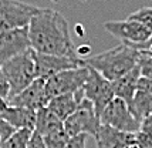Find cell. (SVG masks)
Returning <instances> with one entry per match:
<instances>
[{
	"label": "cell",
	"mask_w": 152,
	"mask_h": 148,
	"mask_svg": "<svg viewBox=\"0 0 152 148\" xmlns=\"http://www.w3.org/2000/svg\"><path fill=\"white\" fill-rule=\"evenodd\" d=\"M14 133H16V128L10 122H7L6 120H3L0 117V144L4 142L6 140H9Z\"/></svg>",
	"instance_id": "7402d4cb"
},
{
	"label": "cell",
	"mask_w": 152,
	"mask_h": 148,
	"mask_svg": "<svg viewBox=\"0 0 152 148\" xmlns=\"http://www.w3.org/2000/svg\"><path fill=\"white\" fill-rule=\"evenodd\" d=\"M7 107H9V100L0 95V117H1V115H3V113L7 110Z\"/></svg>",
	"instance_id": "4316f807"
},
{
	"label": "cell",
	"mask_w": 152,
	"mask_h": 148,
	"mask_svg": "<svg viewBox=\"0 0 152 148\" xmlns=\"http://www.w3.org/2000/svg\"><path fill=\"white\" fill-rule=\"evenodd\" d=\"M31 133H33L31 130H26V128L16 130V133L9 140L0 144V148H27Z\"/></svg>",
	"instance_id": "ac0fdd59"
},
{
	"label": "cell",
	"mask_w": 152,
	"mask_h": 148,
	"mask_svg": "<svg viewBox=\"0 0 152 148\" xmlns=\"http://www.w3.org/2000/svg\"><path fill=\"white\" fill-rule=\"evenodd\" d=\"M129 108L139 121H144L152 113V94L142 91V90H138L134 95L132 104Z\"/></svg>",
	"instance_id": "e0dca14e"
},
{
	"label": "cell",
	"mask_w": 152,
	"mask_h": 148,
	"mask_svg": "<svg viewBox=\"0 0 152 148\" xmlns=\"http://www.w3.org/2000/svg\"><path fill=\"white\" fill-rule=\"evenodd\" d=\"M86 141H87V135L84 134L77 135V137L68 140L66 148H86Z\"/></svg>",
	"instance_id": "cb8c5ba5"
},
{
	"label": "cell",
	"mask_w": 152,
	"mask_h": 148,
	"mask_svg": "<svg viewBox=\"0 0 152 148\" xmlns=\"http://www.w3.org/2000/svg\"><path fill=\"white\" fill-rule=\"evenodd\" d=\"M128 44V43H126ZM138 50L141 54H146V56H151L152 57V36L145 41V43H141V44H131Z\"/></svg>",
	"instance_id": "d4e9b609"
},
{
	"label": "cell",
	"mask_w": 152,
	"mask_h": 148,
	"mask_svg": "<svg viewBox=\"0 0 152 148\" xmlns=\"http://www.w3.org/2000/svg\"><path fill=\"white\" fill-rule=\"evenodd\" d=\"M47 103H48V98L46 95V80L44 78H36L21 93L12 97L9 100V106L39 110L41 107H46Z\"/></svg>",
	"instance_id": "7c38bea8"
},
{
	"label": "cell",
	"mask_w": 152,
	"mask_h": 148,
	"mask_svg": "<svg viewBox=\"0 0 152 148\" xmlns=\"http://www.w3.org/2000/svg\"><path fill=\"white\" fill-rule=\"evenodd\" d=\"M0 95L7 98V100H9V97H10V86H9L4 74L1 71V68H0Z\"/></svg>",
	"instance_id": "484cf974"
},
{
	"label": "cell",
	"mask_w": 152,
	"mask_h": 148,
	"mask_svg": "<svg viewBox=\"0 0 152 148\" xmlns=\"http://www.w3.org/2000/svg\"><path fill=\"white\" fill-rule=\"evenodd\" d=\"M63 124H64V130H66L68 138H74L81 134L95 137L101 125L99 118L95 114L93 103L87 98H84L80 103L77 110Z\"/></svg>",
	"instance_id": "5b68a950"
},
{
	"label": "cell",
	"mask_w": 152,
	"mask_h": 148,
	"mask_svg": "<svg viewBox=\"0 0 152 148\" xmlns=\"http://www.w3.org/2000/svg\"><path fill=\"white\" fill-rule=\"evenodd\" d=\"M139 56L141 53L134 46L121 43L117 47L83 60L84 64L97 70L107 80L115 81L138 66Z\"/></svg>",
	"instance_id": "7a4b0ae2"
},
{
	"label": "cell",
	"mask_w": 152,
	"mask_h": 148,
	"mask_svg": "<svg viewBox=\"0 0 152 148\" xmlns=\"http://www.w3.org/2000/svg\"><path fill=\"white\" fill-rule=\"evenodd\" d=\"M3 120L10 122L16 130H31L34 131L36 128V120H37V110L26 107H14L9 106L7 110L1 115Z\"/></svg>",
	"instance_id": "2e32d148"
},
{
	"label": "cell",
	"mask_w": 152,
	"mask_h": 148,
	"mask_svg": "<svg viewBox=\"0 0 152 148\" xmlns=\"http://www.w3.org/2000/svg\"><path fill=\"white\" fill-rule=\"evenodd\" d=\"M94 138L97 148H125L137 138V134L119 131L111 125L101 124Z\"/></svg>",
	"instance_id": "5bb4252c"
},
{
	"label": "cell",
	"mask_w": 152,
	"mask_h": 148,
	"mask_svg": "<svg viewBox=\"0 0 152 148\" xmlns=\"http://www.w3.org/2000/svg\"><path fill=\"white\" fill-rule=\"evenodd\" d=\"M104 29L110 34H113L114 37L119 39L122 43H128V44L145 43L152 36V32L149 29H146L142 23L132 19L105 21Z\"/></svg>",
	"instance_id": "9c48e42d"
},
{
	"label": "cell",
	"mask_w": 152,
	"mask_h": 148,
	"mask_svg": "<svg viewBox=\"0 0 152 148\" xmlns=\"http://www.w3.org/2000/svg\"><path fill=\"white\" fill-rule=\"evenodd\" d=\"M30 48L31 44L28 37V26L0 33V67L6 61L26 53Z\"/></svg>",
	"instance_id": "30bf717a"
},
{
	"label": "cell",
	"mask_w": 152,
	"mask_h": 148,
	"mask_svg": "<svg viewBox=\"0 0 152 148\" xmlns=\"http://www.w3.org/2000/svg\"><path fill=\"white\" fill-rule=\"evenodd\" d=\"M141 77L138 66L135 68H132L129 73H126L125 75L119 77L118 80L111 81L114 88V94L115 97H118L121 100H124L131 107L134 100V95L138 91V80Z\"/></svg>",
	"instance_id": "9a60e30c"
},
{
	"label": "cell",
	"mask_w": 152,
	"mask_h": 148,
	"mask_svg": "<svg viewBox=\"0 0 152 148\" xmlns=\"http://www.w3.org/2000/svg\"><path fill=\"white\" fill-rule=\"evenodd\" d=\"M125 148H142V147H141V144H139V142L137 141V138H135V140H134L132 142H129Z\"/></svg>",
	"instance_id": "83f0119b"
},
{
	"label": "cell",
	"mask_w": 152,
	"mask_h": 148,
	"mask_svg": "<svg viewBox=\"0 0 152 148\" xmlns=\"http://www.w3.org/2000/svg\"><path fill=\"white\" fill-rule=\"evenodd\" d=\"M99 122L105 125H111L119 131L132 133V134H137L142 127V121H139L134 115L125 101L118 97H115L105 107V110L99 117Z\"/></svg>",
	"instance_id": "8992f818"
},
{
	"label": "cell",
	"mask_w": 152,
	"mask_h": 148,
	"mask_svg": "<svg viewBox=\"0 0 152 148\" xmlns=\"http://www.w3.org/2000/svg\"><path fill=\"white\" fill-rule=\"evenodd\" d=\"M90 74L88 66L83 64L80 67L64 70L61 73H57L56 75L46 80V95L48 101L53 97L66 93H75L81 88H84L87 78Z\"/></svg>",
	"instance_id": "277c9868"
},
{
	"label": "cell",
	"mask_w": 152,
	"mask_h": 148,
	"mask_svg": "<svg viewBox=\"0 0 152 148\" xmlns=\"http://www.w3.org/2000/svg\"><path fill=\"white\" fill-rule=\"evenodd\" d=\"M142 125H148V127H152V113L149 114V117H146L145 120L142 121Z\"/></svg>",
	"instance_id": "f1b7e54d"
},
{
	"label": "cell",
	"mask_w": 152,
	"mask_h": 148,
	"mask_svg": "<svg viewBox=\"0 0 152 148\" xmlns=\"http://www.w3.org/2000/svg\"><path fill=\"white\" fill-rule=\"evenodd\" d=\"M39 9L19 0H0V33L28 26Z\"/></svg>",
	"instance_id": "52a82bcc"
},
{
	"label": "cell",
	"mask_w": 152,
	"mask_h": 148,
	"mask_svg": "<svg viewBox=\"0 0 152 148\" xmlns=\"http://www.w3.org/2000/svg\"><path fill=\"white\" fill-rule=\"evenodd\" d=\"M137 141L141 144L142 148H152V127L142 125L137 133Z\"/></svg>",
	"instance_id": "44dd1931"
},
{
	"label": "cell",
	"mask_w": 152,
	"mask_h": 148,
	"mask_svg": "<svg viewBox=\"0 0 152 148\" xmlns=\"http://www.w3.org/2000/svg\"><path fill=\"white\" fill-rule=\"evenodd\" d=\"M33 57L36 63V74L37 78H50L57 73L64 70L80 67L84 64L83 59H71V57H63V56H54V54H43L33 50Z\"/></svg>",
	"instance_id": "8fae6325"
},
{
	"label": "cell",
	"mask_w": 152,
	"mask_h": 148,
	"mask_svg": "<svg viewBox=\"0 0 152 148\" xmlns=\"http://www.w3.org/2000/svg\"><path fill=\"white\" fill-rule=\"evenodd\" d=\"M128 19H132V20L142 23L146 29H149L152 32V7H141L137 12H134L132 14H129Z\"/></svg>",
	"instance_id": "d6986e66"
},
{
	"label": "cell",
	"mask_w": 152,
	"mask_h": 148,
	"mask_svg": "<svg viewBox=\"0 0 152 148\" xmlns=\"http://www.w3.org/2000/svg\"><path fill=\"white\" fill-rule=\"evenodd\" d=\"M28 37L31 48L37 53L81 59L70 36L68 21L53 9L40 7L28 23Z\"/></svg>",
	"instance_id": "6da1fadb"
},
{
	"label": "cell",
	"mask_w": 152,
	"mask_h": 148,
	"mask_svg": "<svg viewBox=\"0 0 152 148\" xmlns=\"http://www.w3.org/2000/svg\"><path fill=\"white\" fill-rule=\"evenodd\" d=\"M88 68H90V74H88V78L84 84V95H86L87 100L93 103L95 114L99 118L105 107L115 98V94H114L111 81L107 80L105 77H102L93 67L88 66Z\"/></svg>",
	"instance_id": "ba28073f"
},
{
	"label": "cell",
	"mask_w": 152,
	"mask_h": 148,
	"mask_svg": "<svg viewBox=\"0 0 152 148\" xmlns=\"http://www.w3.org/2000/svg\"><path fill=\"white\" fill-rule=\"evenodd\" d=\"M0 68L10 86V97H9L10 100L12 97L17 95L24 88H27L37 78L33 48H30L28 51L20 54L17 57H13L12 60L6 61Z\"/></svg>",
	"instance_id": "3957f363"
},
{
	"label": "cell",
	"mask_w": 152,
	"mask_h": 148,
	"mask_svg": "<svg viewBox=\"0 0 152 148\" xmlns=\"http://www.w3.org/2000/svg\"><path fill=\"white\" fill-rule=\"evenodd\" d=\"M86 98L84 95V88H81L75 93H66V94H60L53 97L51 100L47 103L46 107L48 111L54 114L58 120L64 122L77 110L78 104Z\"/></svg>",
	"instance_id": "4fadbf2b"
},
{
	"label": "cell",
	"mask_w": 152,
	"mask_h": 148,
	"mask_svg": "<svg viewBox=\"0 0 152 148\" xmlns=\"http://www.w3.org/2000/svg\"><path fill=\"white\" fill-rule=\"evenodd\" d=\"M27 148H47L46 142H44V138L43 135L39 134L36 130L31 133V137L28 140V144H27Z\"/></svg>",
	"instance_id": "603a6c76"
},
{
	"label": "cell",
	"mask_w": 152,
	"mask_h": 148,
	"mask_svg": "<svg viewBox=\"0 0 152 148\" xmlns=\"http://www.w3.org/2000/svg\"><path fill=\"white\" fill-rule=\"evenodd\" d=\"M138 68L141 77H145L152 80V57L146 54H141L138 60Z\"/></svg>",
	"instance_id": "ffe728a7"
}]
</instances>
